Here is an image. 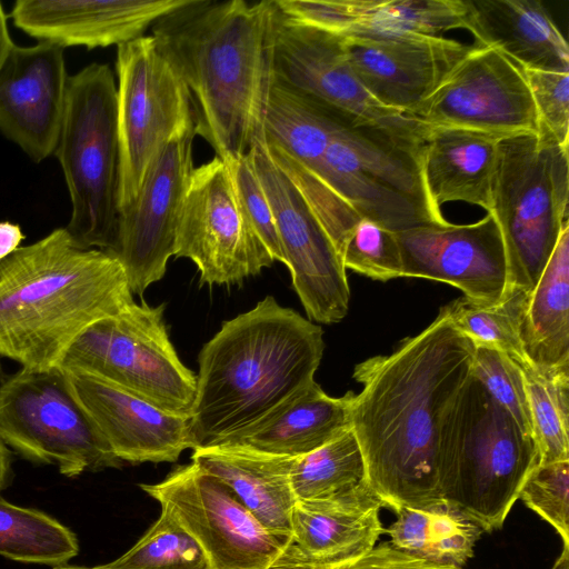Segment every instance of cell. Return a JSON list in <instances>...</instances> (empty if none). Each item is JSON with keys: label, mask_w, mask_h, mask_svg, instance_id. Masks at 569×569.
<instances>
[{"label": "cell", "mask_w": 569, "mask_h": 569, "mask_svg": "<svg viewBox=\"0 0 569 569\" xmlns=\"http://www.w3.org/2000/svg\"><path fill=\"white\" fill-rule=\"evenodd\" d=\"M53 154L71 200L64 228L72 242L111 251L119 219V144L117 86L108 64L93 62L68 78Z\"/></svg>", "instance_id": "obj_7"}, {"label": "cell", "mask_w": 569, "mask_h": 569, "mask_svg": "<svg viewBox=\"0 0 569 569\" xmlns=\"http://www.w3.org/2000/svg\"><path fill=\"white\" fill-rule=\"evenodd\" d=\"M382 507L366 481L331 496L298 499L290 519L291 541L318 561L363 555L385 533Z\"/></svg>", "instance_id": "obj_23"}, {"label": "cell", "mask_w": 569, "mask_h": 569, "mask_svg": "<svg viewBox=\"0 0 569 569\" xmlns=\"http://www.w3.org/2000/svg\"><path fill=\"white\" fill-rule=\"evenodd\" d=\"M273 79L320 101L356 127L387 137L420 163L429 127L379 103L352 72L338 36L290 20L278 7Z\"/></svg>", "instance_id": "obj_11"}, {"label": "cell", "mask_w": 569, "mask_h": 569, "mask_svg": "<svg viewBox=\"0 0 569 569\" xmlns=\"http://www.w3.org/2000/svg\"><path fill=\"white\" fill-rule=\"evenodd\" d=\"M66 372L77 399L122 462H174L192 449L190 417L162 410L97 377Z\"/></svg>", "instance_id": "obj_20"}, {"label": "cell", "mask_w": 569, "mask_h": 569, "mask_svg": "<svg viewBox=\"0 0 569 569\" xmlns=\"http://www.w3.org/2000/svg\"><path fill=\"white\" fill-rule=\"evenodd\" d=\"M520 339L531 366L541 370L569 368V222L528 295Z\"/></svg>", "instance_id": "obj_29"}, {"label": "cell", "mask_w": 569, "mask_h": 569, "mask_svg": "<svg viewBox=\"0 0 569 569\" xmlns=\"http://www.w3.org/2000/svg\"><path fill=\"white\" fill-rule=\"evenodd\" d=\"M53 569H94L92 568H86V567H77V566H56Z\"/></svg>", "instance_id": "obj_47"}, {"label": "cell", "mask_w": 569, "mask_h": 569, "mask_svg": "<svg viewBox=\"0 0 569 569\" xmlns=\"http://www.w3.org/2000/svg\"><path fill=\"white\" fill-rule=\"evenodd\" d=\"M385 532L390 543L422 560L462 568L473 557L483 532L465 512L446 499L402 507Z\"/></svg>", "instance_id": "obj_31"}, {"label": "cell", "mask_w": 569, "mask_h": 569, "mask_svg": "<svg viewBox=\"0 0 569 569\" xmlns=\"http://www.w3.org/2000/svg\"><path fill=\"white\" fill-rule=\"evenodd\" d=\"M529 292L508 291L492 306L461 297L441 309L451 323L476 346L496 349L520 366L529 363L520 339V322Z\"/></svg>", "instance_id": "obj_34"}, {"label": "cell", "mask_w": 569, "mask_h": 569, "mask_svg": "<svg viewBox=\"0 0 569 569\" xmlns=\"http://www.w3.org/2000/svg\"><path fill=\"white\" fill-rule=\"evenodd\" d=\"M164 305L134 302L84 329L59 367L104 380L171 413L190 417L197 376L178 357Z\"/></svg>", "instance_id": "obj_8"}, {"label": "cell", "mask_w": 569, "mask_h": 569, "mask_svg": "<svg viewBox=\"0 0 569 569\" xmlns=\"http://www.w3.org/2000/svg\"><path fill=\"white\" fill-rule=\"evenodd\" d=\"M194 123L176 133L153 159L134 200L119 212L110 253L123 267L132 293L166 273L174 256L177 224L193 166Z\"/></svg>", "instance_id": "obj_15"}, {"label": "cell", "mask_w": 569, "mask_h": 569, "mask_svg": "<svg viewBox=\"0 0 569 569\" xmlns=\"http://www.w3.org/2000/svg\"><path fill=\"white\" fill-rule=\"evenodd\" d=\"M78 552V539L68 527L40 510L10 503L0 493V556L56 567Z\"/></svg>", "instance_id": "obj_32"}, {"label": "cell", "mask_w": 569, "mask_h": 569, "mask_svg": "<svg viewBox=\"0 0 569 569\" xmlns=\"http://www.w3.org/2000/svg\"><path fill=\"white\" fill-rule=\"evenodd\" d=\"M466 30L525 69L569 72V47L537 0H466Z\"/></svg>", "instance_id": "obj_24"}, {"label": "cell", "mask_w": 569, "mask_h": 569, "mask_svg": "<svg viewBox=\"0 0 569 569\" xmlns=\"http://www.w3.org/2000/svg\"><path fill=\"white\" fill-rule=\"evenodd\" d=\"M568 151L541 128L497 143L490 212L505 246L506 293L535 288L569 222Z\"/></svg>", "instance_id": "obj_6"}, {"label": "cell", "mask_w": 569, "mask_h": 569, "mask_svg": "<svg viewBox=\"0 0 569 569\" xmlns=\"http://www.w3.org/2000/svg\"><path fill=\"white\" fill-rule=\"evenodd\" d=\"M501 136L455 127H429L420 172L432 209L462 201L491 211V182Z\"/></svg>", "instance_id": "obj_25"}, {"label": "cell", "mask_w": 569, "mask_h": 569, "mask_svg": "<svg viewBox=\"0 0 569 569\" xmlns=\"http://www.w3.org/2000/svg\"><path fill=\"white\" fill-rule=\"evenodd\" d=\"M187 0H18L13 24L37 39L61 48L120 46L144 36L162 16Z\"/></svg>", "instance_id": "obj_21"}, {"label": "cell", "mask_w": 569, "mask_h": 569, "mask_svg": "<svg viewBox=\"0 0 569 569\" xmlns=\"http://www.w3.org/2000/svg\"><path fill=\"white\" fill-rule=\"evenodd\" d=\"M176 257L190 259L201 283H238L274 260L250 224L226 161L194 168L180 210Z\"/></svg>", "instance_id": "obj_13"}, {"label": "cell", "mask_w": 569, "mask_h": 569, "mask_svg": "<svg viewBox=\"0 0 569 569\" xmlns=\"http://www.w3.org/2000/svg\"><path fill=\"white\" fill-rule=\"evenodd\" d=\"M269 569H462L440 566L398 549L389 541L375 546L363 555L338 560L318 561L306 556L292 541Z\"/></svg>", "instance_id": "obj_40"}, {"label": "cell", "mask_w": 569, "mask_h": 569, "mask_svg": "<svg viewBox=\"0 0 569 569\" xmlns=\"http://www.w3.org/2000/svg\"><path fill=\"white\" fill-rule=\"evenodd\" d=\"M472 375L510 413L518 426L532 437L531 416L521 366L496 349L476 346Z\"/></svg>", "instance_id": "obj_38"}, {"label": "cell", "mask_w": 569, "mask_h": 569, "mask_svg": "<svg viewBox=\"0 0 569 569\" xmlns=\"http://www.w3.org/2000/svg\"><path fill=\"white\" fill-rule=\"evenodd\" d=\"M288 19L340 37H440L466 30V0H276Z\"/></svg>", "instance_id": "obj_22"}, {"label": "cell", "mask_w": 569, "mask_h": 569, "mask_svg": "<svg viewBox=\"0 0 569 569\" xmlns=\"http://www.w3.org/2000/svg\"><path fill=\"white\" fill-rule=\"evenodd\" d=\"M407 116L428 127L463 128L501 137L539 132L520 67L490 47H473Z\"/></svg>", "instance_id": "obj_16"}, {"label": "cell", "mask_w": 569, "mask_h": 569, "mask_svg": "<svg viewBox=\"0 0 569 569\" xmlns=\"http://www.w3.org/2000/svg\"><path fill=\"white\" fill-rule=\"evenodd\" d=\"M518 499L553 527L569 548V460L537 465Z\"/></svg>", "instance_id": "obj_39"}, {"label": "cell", "mask_w": 569, "mask_h": 569, "mask_svg": "<svg viewBox=\"0 0 569 569\" xmlns=\"http://www.w3.org/2000/svg\"><path fill=\"white\" fill-rule=\"evenodd\" d=\"M12 478V451L0 438V491L11 485Z\"/></svg>", "instance_id": "obj_44"}, {"label": "cell", "mask_w": 569, "mask_h": 569, "mask_svg": "<svg viewBox=\"0 0 569 569\" xmlns=\"http://www.w3.org/2000/svg\"><path fill=\"white\" fill-rule=\"evenodd\" d=\"M475 343L440 309L389 356L355 367L362 389L351 409L365 481L395 512L439 499L438 438L442 418L472 372Z\"/></svg>", "instance_id": "obj_1"}, {"label": "cell", "mask_w": 569, "mask_h": 569, "mask_svg": "<svg viewBox=\"0 0 569 569\" xmlns=\"http://www.w3.org/2000/svg\"><path fill=\"white\" fill-rule=\"evenodd\" d=\"M140 488L193 537L210 569H269L291 541L268 530L227 485L193 462Z\"/></svg>", "instance_id": "obj_12"}, {"label": "cell", "mask_w": 569, "mask_h": 569, "mask_svg": "<svg viewBox=\"0 0 569 569\" xmlns=\"http://www.w3.org/2000/svg\"><path fill=\"white\" fill-rule=\"evenodd\" d=\"M7 373L4 372L3 370V367H2V363L0 361V383L3 381V379L6 378Z\"/></svg>", "instance_id": "obj_48"}, {"label": "cell", "mask_w": 569, "mask_h": 569, "mask_svg": "<svg viewBox=\"0 0 569 569\" xmlns=\"http://www.w3.org/2000/svg\"><path fill=\"white\" fill-rule=\"evenodd\" d=\"M351 127L345 123L333 134L321 162L311 173L315 178L359 217L368 218L391 231L430 223H449L438 220L412 199L367 176L358 164L350 139Z\"/></svg>", "instance_id": "obj_28"}, {"label": "cell", "mask_w": 569, "mask_h": 569, "mask_svg": "<svg viewBox=\"0 0 569 569\" xmlns=\"http://www.w3.org/2000/svg\"><path fill=\"white\" fill-rule=\"evenodd\" d=\"M0 438L23 459L56 466L68 478L123 465L60 367L7 375L0 383Z\"/></svg>", "instance_id": "obj_9"}, {"label": "cell", "mask_w": 569, "mask_h": 569, "mask_svg": "<svg viewBox=\"0 0 569 569\" xmlns=\"http://www.w3.org/2000/svg\"><path fill=\"white\" fill-rule=\"evenodd\" d=\"M402 277L449 283L483 306L499 303L508 287L502 236L492 212L469 224H422L396 231Z\"/></svg>", "instance_id": "obj_17"}, {"label": "cell", "mask_w": 569, "mask_h": 569, "mask_svg": "<svg viewBox=\"0 0 569 569\" xmlns=\"http://www.w3.org/2000/svg\"><path fill=\"white\" fill-rule=\"evenodd\" d=\"M119 212L137 197L153 159L194 123L188 89L152 36L117 47Z\"/></svg>", "instance_id": "obj_10"}, {"label": "cell", "mask_w": 569, "mask_h": 569, "mask_svg": "<svg viewBox=\"0 0 569 569\" xmlns=\"http://www.w3.org/2000/svg\"><path fill=\"white\" fill-rule=\"evenodd\" d=\"M14 46L8 29L7 14L0 2V70Z\"/></svg>", "instance_id": "obj_45"}, {"label": "cell", "mask_w": 569, "mask_h": 569, "mask_svg": "<svg viewBox=\"0 0 569 569\" xmlns=\"http://www.w3.org/2000/svg\"><path fill=\"white\" fill-rule=\"evenodd\" d=\"M121 263L81 249L66 228L0 261V357L21 368L59 367L89 326L134 303Z\"/></svg>", "instance_id": "obj_4"}, {"label": "cell", "mask_w": 569, "mask_h": 569, "mask_svg": "<svg viewBox=\"0 0 569 569\" xmlns=\"http://www.w3.org/2000/svg\"><path fill=\"white\" fill-rule=\"evenodd\" d=\"M355 395L349 391L330 397L312 381L257 423L216 445L242 446L276 456L307 455L351 429Z\"/></svg>", "instance_id": "obj_26"}, {"label": "cell", "mask_w": 569, "mask_h": 569, "mask_svg": "<svg viewBox=\"0 0 569 569\" xmlns=\"http://www.w3.org/2000/svg\"><path fill=\"white\" fill-rule=\"evenodd\" d=\"M249 157L272 209L283 263L309 319L339 322L350 300L339 253L302 191L270 156L263 138L256 141Z\"/></svg>", "instance_id": "obj_14"}, {"label": "cell", "mask_w": 569, "mask_h": 569, "mask_svg": "<svg viewBox=\"0 0 569 569\" xmlns=\"http://www.w3.org/2000/svg\"><path fill=\"white\" fill-rule=\"evenodd\" d=\"M551 569H569V548L563 547L562 552L557 558Z\"/></svg>", "instance_id": "obj_46"}, {"label": "cell", "mask_w": 569, "mask_h": 569, "mask_svg": "<svg viewBox=\"0 0 569 569\" xmlns=\"http://www.w3.org/2000/svg\"><path fill=\"white\" fill-rule=\"evenodd\" d=\"M537 465L533 438L471 372L439 430L440 498L457 506L483 532L498 530Z\"/></svg>", "instance_id": "obj_5"}, {"label": "cell", "mask_w": 569, "mask_h": 569, "mask_svg": "<svg viewBox=\"0 0 569 569\" xmlns=\"http://www.w3.org/2000/svg\"><path fill=\"white\" fill-rule=\"evenodd\" d=\"M323 351L322 328L272 296L223 322L198 358L192 449L247 429L309 386Z\"/></svg>", "instance_id": "obj_3"}, {"label": "cell", "mask_w": 569, "mask_h": 569, "mask_svg": "<svg viewBox=\"0 0 569 569\" xmlns=\"http://www.w3.org/2000/svg\"><path fill=\"white\" fill-rule=\"evenodd\" d=\"M538 465L569 460V368L521 366Z\"/></svg>", "instance_id": "obj_33"}, {"label": "cell", "mask_w": 569, "mask_h": 569, "mask_svg": "<svg viewBox=\"0 0 569 569\" xmlns=\"http://www.w3.org/2000/svg\"><path fill=\"white\" fill-rule=\"evenodd\" d=\"M191 459L227 485L268 530L291 538L290 519L297 498L290 473L296 457L216 445L193 449Z\"/></svg>", "instance_id": "obj_27"}, {"label": "cell", "mask_w": 569, "mask_h": 569, "mask_svg": "<svg viewBox=\"0 0 569 569\" xmlns=\"http://www.w3.org/2000/svg\"><path fill=\"white\" fill-rule=\"evenodd\" d=\"M68 76L63 48L14 46L0 70V132L33 161L53 154Z\"/></svg>", "instance_id": "obj_19"}, {"label": "cell", "mask_w": 569, "mask_h": 569, "mask_svg": "<svg viewBox=\"0 0 569 569\" xmlns=\"http://www.w3.org/2000/svg\"><path fill=\"white\" fill-rule=\"evenodd\" d=\"M243 211L274 261L283 263L276 221L268 197L253 169L249 153L226 161Z\"/></svg>", "instance_id": "obj_42"}, {"label": "cell", "mask_w": 569, "mask_h": 569, "mask_svg": "<svg viewBox=\"0 0 569 569\" xmlns=\"http://www.w3.org/2000/svg\"><path fill=\"white\" fill-rule=\"evenodd\" d=\"M520 69L533 100L539 128L569 149V72Z\"/></svg>", "instance_id": "obj_41"}, {"label": "cell", "mask_w": 569, "mask_h": 569, "mask_svg": "<svg viewBox=\"0 0 569 569\" xmlns=\"http://www.w3.org/2000/svg\"><path fill=\"white\" fill-rule=\"evenodd\" d=\"M365 462L350 429L320 448L296 457L290 481L298 499H315L352 488L365 481Z\"/></svg>", "instance_id": "obj_35"}, {"label": "cell", "mask_w": 569, "mask_h": 569, "mask_svg": "<svg viewBox=\"0 0 569 569\" xmlns=\"http://www.w3.org/2000/svg\"><path fill=\"white\" fill-rule=\"evenodd\" d=\"M276 20L274 0H187L151 27L188 89L196 134L223 161L263 138Z\"/></svg>", "instance_id": "obj_2"}, {"label": "cell", "mask_w": 569, "mask_h": 569, "mask_svg": "<svg viewBox=\"0 0 569 569\" xmlns=\"http://www.w3.org/2000/svg\"><path fill=\"white\" fill-rule=\"evenodd\" d=\"M23 234L21 227L10 221H0V261L20 248Z\"/></svg>", "instance_id": "obj_43"}, {"label": "cell", "mask_w": 569, "mask_h": 569, "mask_svg": "<svg viewBox=\"0 0 569 569\" xmlns=\"http://www.w3.org/2000/svg\"><path fill=\"white\" fill-rule=\"evenodd\" d=\"M347 269L387 281L402 277L400 248L395 231L360 218L338 250Z\"/></svg>", "instance_id": "obj_37"}, {"label": "cell", "mask_w": 569, "mask_h": 569, "mask_svg": "<svg viewBox=\"0 0 569 569\" xmlns=\"http://www.w3.org/2000/svg\"><path fill=\"white\" fill-rule=\"evenodd\" d=\"M94 569H210L208 558L179 522L161 510L159 519L126 553Z\"/></svg>", "instance_id": "obj_36"}, {"label": "cell", "mask_w": 569, "mask_h": 569, "mask_svg": "<svg viewBox=\"0 0 569 569\" xmlns=\"http://www.w3.org/2000/svg\"><path fill=\"white\" fill-rule=\"evenodd\" d=\"M346 59L382 106L408 114L450 74L473 46L440 37H340Z\"/></svg>", "instance_id": "obj_18"}, {"label": "cell", "mask_w": 569, "mask_h": 569, "mask_svg": "<svg viewBox=\"0 0 569 569\" xmlns=\"http://www.w3.org/2000/svg\"><path fill=\"white\" fill-rule=\"evenodd\" d=\"M345 123L351 122L320 101L273 79L262 122L268 149L281 152L313 173L333 134Z\"/></svg>", "instance_id": "obj_30"}]
</instances>
